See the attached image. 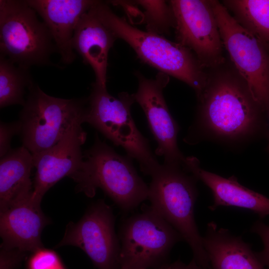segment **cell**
Returning <instances> with one entry per match:
<instances>
[{
	"instance_id": "cell-20",
	"label": "cell",
	"mask_w": 269,
	"mask_h": 269,
	"mask_svg": "<svg viewBox=\"0 0 269 269\" xmlns=\"http://www.w3.org/2000/svg\"><path fill=\"white\" fill-rule=\"evenodd\" d=\"M222 3L241 26L269 45V0H224Z\"/></svg>"
},
{
	"instance_id": "cell-25",
	"label": "cell",
	"mask_w": 269,
	"mask_h": 269,
	"mask_svg": "<svg viewBox=\"0 0 269 269\" xmlns=\"http://www.w3.org/2000/svg\"><path fill=\"white\" fill-rule=\"evenodd\" d=\"M26 253L16 250L1 249L0 269H15L24 259Z\"/></svg>"
},
{
	"instance_id": "cell-7",
	"label": "cell",
	"mask_w": 269,
	"mask_h": 269,
	"mask_svg": "<svg viewBox=\"0 0 269 269\" xmlns=\"http://www.w3.org/2000/svg\"><path fill=\"white\" fill-rule=\"evenodd\" d=\"M26 0H0V55L30 69L53 65L57 49L47 25Z\"/></svg>"
},
{
	"instance_id": "cell-3",
	"label": "cell",
	"mask_w": 269,
	"mask_h": 269,
	"mask_svg": "<svg viewBox=\"0 0 269 269\" xmlns=\"http://www.w3.org/2000/svg\"><path fill=\"white\" fill-rule=\"evenodd\" d=\"M71 178L78 192L92 197L101 188L123 211L133 210L148 199V186L138 174L132 158L117 153L97 134Z\"/></svg>"
},
{
	"instance_id": "cell-13",
	"label": "cell",
	"mask_w": 269,
	"mask_h": 269,
	"mask_svg": "<svg viewBox=\"0 0 269 269\" xmlns=\"http://www.w3.org/2000/svg\"><path fill=\"white\" fill-rule=\"evenodd\" d=\"M87 137L82 124L71 128L56 144L33 154L36 173L33 182L32 198L39 204L46 192L65 176L71 177L83 160L81 146Z\"/></svg>"
},
{
	"instance_id": "cell-17",
	"label": "cell",
	"mask_w": 269,
	"mask_h": 269,
	"mask_svg": "<svg viewBox=\"0 0 269 269\" xmlns=\"http://www.w3.org/2000/svg\"><path fill=\"white\" fill-rule=\"evenodd\" d=\"M91 8L82 15L77 24L72 47L83 62L92 68L95 82L106 87L108 55L117 38Z\"/></svg>"
},
{
	"instance_id": "cell-14",
	"label": "cell",
	"mask_w": 269,
	"mask_h": 269,
	"mask_svg": "<svg viewBox=\"0 0 269 269\" xmlns=\"http://www.w3.org/2000/svg\"><path fill=\"white\" fill-rule=\"evenodd\" d=\"M32 194L0 212L1 249L26 253L43 248L41 236L49 220L42 212L40 204L32 200Z\"/></svg>"
},
{
	"instance_id": "cell-6",
	"label": "cell",
	"mask_w": 269,
	"mask_h": 269,
	"mask_svg": "<svg viewBox=\"0 0 269 269\" xmlns=\"http://www.w3.org/2000/svg\"><path fill=\"white\" fill-rule=\"evenodd\" d=\"M86 99H62L34 84L28 90L19 120L22 146L32 155L56 144L74 126L84 123Z\"/></svg>"
},
{
	"instance_id": "cell-15",
	"label": "cell",
	"mask_w": 269,
	"mask_h": 269,
	"mask_svg": "<svg viewBox=\"0 0 269 269\" xmlns=\"http://www.w3.org/2000/svg\"><path fill=\"white\" fill-rule=\"evenodd\" d=\"M48 28L61 62L70 64L76 55L72 40L77 24L83 14L95 4L93 0H26Z\"/></svg>"
},
{
	"instance_id": "cell-22",
	"label": "cell",
	"mask_w": 269,
	"mask_h": 269,
	"mask_svg": "<svg viewBox=\"0 0 269 269\" xmlns=\"http://www.w3.org/2000/svg\"><path fill=\"white\" fill-rule=\"evenodd\" d=\"M143 9V20L146 31L164 36L175 26V18L169 1L138 0L134 1Z\"/></svg>"
},
{
	"instance_id": "cell-16",
	"label": "cell",
	"mask_w": 269,
	"mask_h": 269,
	"mask_svg": "<svg viewBox=\"0 0 269 269\" xmlns=\"http://www.w3.org/2000/svg\"><path fill=\"white\" fill-rule=\"evenodd\" d=\"M185 167L211 190L213 203L209 207L211 211L219 206H230L249 210L261 218L269 215V198L242 185L235 176L225 178L206 171L193 156L186 157Z\"/></svg>"
},
{
	"instance_id": "cell-27",
	"label": "cell",
	"mask_w": 269,
	"mask_h": 269,
	"mask_svg": "<svg viewBox=\"0 0 269 269\" xmlns=\"http://www.w3.org/2000/svg\"><path fill=\"white\" fill-rule=\"evenodd\" d=\"M268 47H269V45H268ZM268 151L269 154V144H268Z\"/></svg>"
},
{
	"instance_id": "cell-10",
	"label": "cell",
	"mask_w": 269,
	"mask_h": 269,
	"mask_svg": "<svg viewBox=\"0 0 269 269\" xmlns=\"http://www.w3.org/2000/svg\"><path fill=\"white\" fill-rule=\"evenodd\" d=\"M175 18L176 42L188 48L206 69L226 60L211 0H169Z\"/></svg>"
},
{
	"instance_id": "cell-2",
	"label": "cell",
	"mask_w": 269,
	"mask_h": 269,
	"mask_svg": "<svg viewBox=\"0 0 269 269\" xmlns=\"http://www.w3.org/2000/svg\"><path fill=\"white\" fill-rule=\"evenodd\" d=\"M92 10L117 39L130 45L142 62L187 84L196 96L202 92L207 79V70L188 48L133 26L114 13L106 2L97 0Z\"/></svg>"
},
{
	"instance_id": "cell-18",
	"label": "cell",
	"mask_w": 269,
	"mask_h": 269,
	"mask_svg": "<svg viewBox=\"0 0 269 269\" xmlns=\"http://www.w3.org/2000/svg\"><path fill=\"white\" fill-rule=\"evenodd\" d=\"M202 242L210 269H266L250 244L214 222L207 224Z\"/></svg>"
},
{
	"instance_id": "cell-11",
	"label": "cell",
	"mask_w": 269,
	"mask_h": 269,
	"mask_svg": "<svg viewBox=\"0 0 269 269\" xmlns=\"http://www.w3.org/2000/svg\"><path fill=\"white\" fill-rule=\"evenodd\" d=\"M73 246L82 250L98 269H120V243L111 207L103 200L92 204L76 223L67 226L56 248Z\"/></svg>"
},
{
	"instance_id": "cell-8",
	"label": "cell",
	"mask_w": 269,
	"mask_h": 269,
	"mask_svg": "<svg viewBox=\"0 0 269 269\" xmlns=\"http://www.w3.org/2000/svg\"><path fill=\"white\" fill-rule=\"evenodd\" d=\"M120 269H158L167 264L171 249L184 241L150 206L122 223L118 235Z\"/></svg>"
},
{
	"instance_id": "cell-21",
	"label": "cell",
	"mask_w": 269,
	"mask_h": 269,
	"mask_svg": "<svg viewBox=\"0 0 269 269\" xmlns=\"http://www.w3.org/2000/svg\"><path fill=\"white\" fill-rule=\"evenodd\" d=\"M34 84L29 69L19 66L0 55V107L25 103V90Z\"/></svg>"
},
{
	"instance_id": "cell-5",
	"label": "cell",
	"mask_w": 269,
	"mask_h": 269,
	"mask_svg": "<svg viewBox=\"0 0 269 269\" xmlns=\"http://www.w3.org/2000/svg\"><path fill=\"white\" fill-rule=\"evenodd\" d=\"M135 102L134 94L121 92L111 95L107 87L92 84L84 123H87L116 146H121L127 155L135 159L143 173L151 176L160 164L150 148L149 141L138 131L131 114Z\"/></svg>"
},
{
	"instance_id": "cell-24",
	"label": "cell",
	"mask_w": 269,
	"mask_h": 269,
	"mask_svg": "<svg viewBox=\"0 0 269 269\" xmlns=\"http://www.w3.org/2000/svg\"><path fill=\"white\" fill-rule=\"evenodd\" d=\"M251 232L258 234L263 241V250L256 254L262 263L269 269V226L257 221L252 226Z\"/></svg>"
},
{
	"instance_id": "cell-9",
	"label": "cell",
	"mask_w": 269,
	"mask_h": 269,
	"mask_svg": "<svg viewBox=\"0 0 269 269\" xmlns=\"http://www.w3.org/2000/svg\"><path fill=\"white\" fill-rule=\"evenodd\" d=\"M224 48L269 117V49L241 26L222 2L211 0Z\"/></svg>"
},
{
	"instance_id": "cell-28",
	"label": "cell",
	"mask_w": 269,
	"mask_h": 269,
	"mask_svg": "<svg viewBox=\"0 0 269 269\" xmlns=\"http://www.w3.org/2000/svg\"><path fill=\"white\" fill-rule=\"evenodd\" d=\"M166 265H167V264H166ZM165 266H166V265H164V266H162V267H160V268H159L158 269H164V267H165Z\"/></svg>"
},
{
	"instance_id": "cell-23",
	"label": "cell",
	"mask_w": 269,
	"mask_h": 269,
	"mask_svg": "<svg viewBox=\"0 0 269 269\" xmlns=\"http://www.w3.org/2000/svg\"><path fill=\"white\" fill-rule=\"evenodd\" d=\"M21 125L18 120L14 122H0V156L2 157L11 148L10 142L12 137L20 134Z\"/></svg>"
},
{
	"instance_id": "cell-4",
	"label": "cell",
	"mask_w": 269,
	"mask_h": 269,
	"mask_svg": "<svg viewBox=\"0 0 269 269\" xmlns=\"http://www.w3.org/2000/svg\"><path fill=\"white\" fill-rule=\"evenodd\" d=\"M150 176V206L180 233L190 247L197 263L203 269H210L194 217L198 179L184 165L164 163Z\"/></svg>"
},
{
	"instance_id": "cell-12",
	"label": "cell",
	"mask_w": 269,
	"mask_h": 269,
	"mask_svg": "<svg viewBox=\"0 0 269 269\" xmlns=\"http://www.w3.org/2000/svg\"><path fill=\"white\" fill-rule=\"evenodd\" d=\"M138 88L135 102L142 108L149 129L157 143L155 153L164 158V164L184 165L185 157L177 144L178 125L171 115L163 96L169 76L159 72L154 79L135 73Z\"/></svg>"
},
{
	"instance_id": "cell-19",
	"label": "cell",
	"mask_w": 269,
	"mask_h": 269,
	"mask_svg": "<svg viewBox=\"0 0 269 269\" xmlns=\"http://www.w3.org/2000/svg\"><path fill=\"white\" fill-rule=\"evenodd\" d=\"M33 167V155L23 146L11 149L0 157V212L32 193Z\"/></svg>"
},
{
	"instance_id": "cell-1",
	"label": "cell",
	"mask_w": 269,
	"mask_h": 269,
	"mask_svg": "<svg viewBox=\"0 0 269 269\" xmlns=\"http://www.w3.org/2000/svg\"><path fill=\"white\" fill-rule=\"evenodd\" d=\"M207 72L205 86L196 96L194 122L184 141L195 144L211 140L235 145L258 136L265 128L267 114L232 62L226 60Z\"/></svg>"
},
{
	"instance_id": "cell-26",
	"label": "cell",
	"mask_w": 269,
	"mask_h": 269,
	"mask_svg": "<svg viewBox=\"0 0 269 269\" xmlns=\"http://www.w3.org/2000/svg\"><path fill=\"white\" fill-rule=\"evenodd\" d=\"M164 269H203L194 259L188 264H185L180 260L172 263H168Z\"/></svg>"
}]
</instances>
